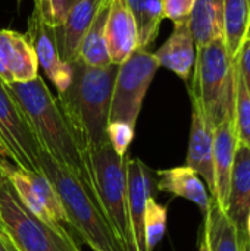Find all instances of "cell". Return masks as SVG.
<instances>
[{"mask_svg": "<svg viewBox=\"0 0 250 251\" xmlns=\"http://www.w3.org/2000/svg\"><path fill=\"white\" fill-rule=\"evenodd\" d=\"M250 19V0H224V41L234 59L245 41Z\"/></svg>", "mask_w": 250, "mask_h": 251, "instance_id": "7402d4cb", "label": "cell"}, {"mask_svg": "<svg viewBox=\"0 0 250 251\" xmlns=\"http://www.w3.org/2000/svg\"><path fill=\"white\" fill-rule=\"evenodd\" d=\"M0 144L10 163L29 174L41 172V147L31 129V125L9 91L4 81L0 79Z\"/></svg>", "mask_w": 250, "mask_h": 251, "instance_id": "ba28073f", "label": "cell"}, {"mask_svg": "<svg viewBox=\"0 0 250 251\" xmlns=\"http://www.w3.org/2000/svg\"><path fill=\"white\" fill-rule=\"evenodd\" d=\"M189 22L196 47L224 37V0H196Z\"/></svg>", "mask_w": 250, "mask_h": 251, "instance_id": "ffe728a7", "label": "cell"}, {"mask_svg": "<svg viewBox=\"0 0 250 251\" xmlns=\"http://www.w3.org/2000/svg\"><path fill=\"white\" fill-rule=\"evenodd\" d=\"M186 166L192 168L208 185L211 199L215 194L214 178V126L206 121L200 107L192 101V125Z\"/></svg>", "mask_w": 250, "mask_h": 251, "instance_id": "4fadbf2b", "label": "cell"}, {"mask_svg": "<svg viewBox=\"0 0 250 251\" xmlns=\"http://www.w3.org/2000/svg\"><path fill=\"white\" fill-rule=\"evenodd\" d=\"M203 237L209 251H245L248 234L237 229L230 216L212 200L205 215Z\"/></svg>", "mask_w": 250, "mask_h": 251, "instance_id": "d6986e66", "label": "cell"}, {"mask_svg": "<svg viewBox=\"0 0 250 251\" xmlns=\"http://www.w3.org/2000/svg\"><path fill=\"white\" fill-rule=\"evenodd\" d=\"M234 126L239 144L250 147V96L245 81L236 66V99H234Z\"/></svg>", "mask_w": 250, "mask_h": 251, "instance_id": "d4e9b609", "label": "cell"}, {"mask_svg": "<svg viewBox=\"0 0 250 251\" xmlns=\"http://www.w3.org/2000/svg\"><path fill=\"white\" fill-rule=\"evenodd\" d=\"M41 172L53 184L69 225L93 251H121L94 191L72 171L41 151Z\"/></svg>", "mask_w": 250, "mask_h": 251, "instance_id": "3957f363", "label": "cell"}, {"mask_svg": "<svg viewBox=\"0 0 250 251\" xmlns=\"http://www.w3.org/2000/svg\"><path fill=\"white\" fill-rule=\"evenodd\" d=\"M106 1L108 0H77L66 13L63 22L55 28L57 49L65 63L71 65L77 60L78 47Z\"/></svg>", "mask_w": 250, "mask_h": 251, "instance_id": "9a60e30c", "label": "cell"}, {"mask_svg": "<svg viewBox=\"0 0 250 251\" xmlns=\"http://www.w3.org/2000/svg\"><path fill=\"white\" fill-rule=\"evenodd\" d=\"M0 251H19L18 247L13 244L12 238L4 231L0 232Z\"/></svg>", "mask_w": 250, "mask_h": 251, "instance_id": "f546056e", "label": "cell"}, {"mask_svg": "<svg viewBox=\"0 0 250 251\" xmlns=\"http://www.w3.org/2000/svg\"><path fill=\"white\" fill-rule=\"evenodd\" d=\"M246 232H248V238H249L250 241V210L249 215H248V221H246Z\"/></svg>", "mask_w": 250, "mask_h": 251, "instance_id": "836d02e7", "label": "cell"}, {"mask_svg": "<svg viewBox=\"0 0 250 251\" xmlns=\"http://www.w3.org/2000/svg\"><path fill=\"white\" fill-rule=\"evenodd\" d=\"M21 1H22V0H18V3H21Z\"/></svg>", "mask_w": 250, "mask_h": 251, "instance_id": "74e56055", "label": "cell"}, {"mask_svg": "<svg viewBox=\"0 0 250 251\" xmlns=\"http://www.w3.org/2000/svg\"><path fill=\"white\" fill-rule=\"evenodd\" d=\"M13 166H7L0 160V190L3 188V185L9 181V174L13 171Z\"/></svg>", "mask_w": 250, "mask_h": 251, "instance_id": "4dcf8cb0", "label": "cell"}, {"mask_svg": "<svg viewBox=\"0 0 250 251\" xmlns=\"http://www.w3.org/2000/svg\"><path fill=\"white\" fill-rule=\"evenodd\" d=\"M77 0H35V10L53 28L59 26Z\"/></svg>", "mask_w": 250, "mask_h": 251, "instance_id": "484cf974", "label": "cell"}, {"mask_svg": "<svg viewBox=\"0 0 250 251\" xmlns=\"http://www.w3.org/2000/svg\"><path fill=\"white\" fill-rule=\"evenodd\" d=\"M245 251H250V241L246 243V247H245Z\"/></svg>", "mask_w": 250, "mask_h": 251, "instance_id": "d590c367", "label": "cell"}, {"mask_svg": "<svg viewBox=\"0 0 250 251\" xmlns=\"http://www.w3.org/2000/svg\"><path fill=\"white\" fill-rule=\"evenodd\" d=\"M234 62H236V66H237V69H239V72H240V75H242V78H243V81H245V85H246L248 93H249V96H250V40L249 38H246V40L242 43V46H240V49H239V51H237L236 57H234Z\"/></svg>", "mask_w": 250, "mask_h": 251, "instance_id": "f1b7e54d", "label": "cell"}, {"mask_svg": "<svg viewBox=\"0 0 250 251\" xmlns=\"http://www.w3.org/2000/svg\"><path fill=\"white\" fill-rule=\"evenodd\" d=\"M197 251H209V247H208V243H206V238L202 235L200 237V243H199V250Z\"/></svg>", "mask_w": 250, "mask_h": 251, "instance_id": "d6a6232c", "label": "cell"}, {"mask_svg": "<svg viewBox=\"0 0 250 251\" xmlns=\"http://www.w3.org/2000/svg\"><path fill=\"white\" fill-rule=\"evenodd\" d=\"M0 160L4 163V165H7V166H13L12 163H10V160L7 159V156H6V153H4V149L1 147V144H0ZM15 168V166H13Z\"/></svg>", "mask_w": 250, "mask_h": 251, "instance_id": "1f68e13d", "label": "cell"}, {"mask_svg": "<svg viewBox=\"0 0 250 251\" xmlns=\"http://www.w3.org/2000/svg\"><path fill=\"white\" fill-rule=\"evenodd\" d=\"M0 225L19 251H81L66 228L47 225L34 216L9 181L0 190Z\"/></svg>", "mask_w": 250, "mask_h": 251, "instance_id": "8992f818", "label": "cell"}, {"mask_svg": "<svg viewBox=\"0 0 250 251\" xmlns=\"http://www.w3.org/2000/svg\"><path fill=\"white\" fill-rule=\"evenodd\" d=\"M1 231H3V228H1V225H0V232H1Z\"/></svg>", "mask_w": 250, "mask_h": 251, "instance_id": "8d00e7d4", "label": "cell"}, {"mask_svg": "<svg viewBox=\"0 0 250 251\" xmlns=\"http://www.w3.org/2000/svg\"><path fill=\"white\" fill-rule=\"evenodd\" d=\"M246 38H249L250 40V19H249V25H248V31H246V37H245V40Z\"/></svg>", "mask_w": 250, "mask_h": 251, "instance_id": "e575fe53", "label": "cell"}, {"mask_svg": "<svg viewBox=\"0 0 250 251\" xmlns=\"http://www.w3.org/2000/svg\"><path fill=\"white\" fill-rule=\"evenodd\" d=\"M109 0L102 6L99 13L96 15L93 24L90 25L87 34L84 35L80 47L77 60L93 66V68H106L111 63L108 49H106V38H105V25L108 18Z\"/></svg>", "mask_w": 250, "mask_h": 251, "instance_id": "44dd1931", "label": "cell"}, {"mask_svg": "<svg viewBox=\"0 0 250 251\" xmlns=\"http://www.w3.org/2000/svg\"><path fill=\"white\" fill-rule=\"evenodd\" d=\"M237 134L234 116H227L214 128V178L215 194L212 200L225 212L228 206L230 179L237 149Z\"/></svg>", "mask_w": 250, "mask_h": 251, "instance_id": "5bb4252c", "label": "cell"}, {"mask_svg": "<svg viewBox=\"0 0 250 251\" xmlns=\"http://www.w3.org/2000/svg\"><path fill=\"white\" fill-rule=\"evenodd\" d=\"M71 71V82L56 99L81 153H85L108 143L106 128L118 65L93 68L75 60Z\"/></svg>", "mask_w": 250, "mask_h": 251, "instance_id": "6da1fadb", "label": "cell"}, {"mask_svg": "<svg viewBox=\"0 0 250 251\" xmlns=\"http://www.w3.org/2000/svg\"><path fill=\"white\" fill-rule=\"evenodd\" d=\"M250 210V147L237 144L234 165L230 179L228 206L225 213L239 231L246 232V221Z\"/></svg>", "mask_w": 250, "mask_h": 251, "instance_id": "e0dca14e", "label": "cell"}, {"mask_svg": "<svg viewBox=\"0 0 250 251\" xmlns=\"http://www.w3.org/2000/svg\"><path fill=\"white\" fill-rule=\"evenodd\" d=\"M158 175V190L169 193L175 197L186 199L194 203L203 215L209 210L211 196L203 179L189 166H175L169 169H162L156 172Z\"/></svg>", "mask_w": 250, "mask_h": 251, "instance_id": "ac0fdd59", "label": "cell"}, {"mask_svg": "<svg viewBox=\"0 0 250 251\" xmlns=\"http://www.w3.org/2000/svg\"><path fill=\"white\" fill-rule=\"evenodd\" d=\"M38 60L27 38L12 29H0V79L6 84L28 82L38 76Z\"/></svg>", "mask_w": 250, "mask_h": 251, "instance_id": "30bf717a", "label": "cell"}, {"mask_svg": "<svg viewBox=\"0 0 250 251\" xmlns=\"http://www.w3.org/2000/svg\"><path fill=\"white\" fill-rule=\"evenodd\" d=\"M190 85V99L215 128L234 113L236 62L230 56L224 37L196 47V62Z\"/></svg>", "mask_w": 250, "mask_h": 251, "instance_id": "277c9868", "label": "cell"}, {"mask_svg": "<svg viewBox=\"0 0 250 251\" xmlns=\"http://www.w3.org/2000/svg\"><path fill=\"white\" fill-rule=\"evenodd\" d=\"M167 218L168 209L167 206L159 204L152 196L146 203L144 213V243L146 251H153L158 244L162 241L167 231Z\"/></svg>", "mask_w": 250, "mask_h": 251, "instance_id": "cb8c5ba5", "label": "cell"}, {"mask_svg": "<svg viewBox=\"0 0 250 251\" xmlns=\"http://www.w3.org/2000/svg\"><path fill=\"white\" fill-rule=\"evenodd\" d=\"M106 135L113 151L118 156L125 157L128 147L134 140V128L121 122H109L106 128Z\"/></svg>", "mask_w": 250, "mask_h": 251, "instance_id": "4316f807", "label": "cell"}, {"mask_svg": "<svg viewBox=\"0 0 250 251\" xmlns=\"http://www.w3.org/2000/svg\"><path fill=\"white\" fill-rule=\"evenodd\" d=\"M83 163L88 168L90 188L96 194L121 251H133L127 213L125 157L118 156L108 141L94 150L83 153Z\"/></svg>", "mask_w": 250, "mask_h": 251, "instance_id": "5b68a950", "label": "cell"}, {"mask_svg": "<svg viewBox=\"0 0 250 251\" xmlns=\"http://www.w3.org/2000/svg\"><path fill=\"white\" fill-rule=\"evenodd\" d=\"M25 35L37 56L38 66H41L57 93L63 91L71 82L72 71L71 65L65 63L60 57L55 28L50 26L34 9L28 19V31Z\"/></svg>", "mask_w": 250, "mask_h": 251, "instance_id": "9c48e42d", "label": "cell"}, {"mask_svg": "<svg viewBox=\"0 0 250 251\" xmlns=\"http://www.w3.org/2000/svg\"><path fill=\"white\" fill-rule=\"evenodd\" d=\"M162 16L171 19L174 24L190 21L196 0H161Z\"/></svg>", "mask_w": 250, "mask_h": 251, "instance_id": "83f0119b", "label": "cell"}, {"mask_svg": "<svg viewBox=\"0 0 250 251\" xmlns=\"http://www.w3.org/2000/svg\"><path fill=\"white\" fill-rule=\"evenodd\" d=\"M137 24L139 47L147 49L158 37L162 16L161 0H127Z\"/></svg>", "mask_w": 250, "mask_h": 251, "instance_id": "603a6c76", "label": "cell"}, {"mask_svg": "<svg viewBox=\"0 0 250 251\" xmlns=\"http://www.w3.org/2000/svg\"><path fill=\"white\" fill-rule=\"evenodd\" d=\"M105 38L112 65H121L139 47L136 18L127 0H109Z\"/></svg>", "mask_w": 250, "mask_h": 251, "instance_id": "8fae6325", "label": "cell"}, {"mask_svg": "<svg viewBox=\"0 0 250 251\" xmlns=\"http://www.w3.org/2000/svg\"><path fill=\"white\" fill-rule=\"evenodd\" d=\"M158 69L155 54L141 47H137L125 62L118 65L111 97L109 122L127 124L136 129L143 100Z\"/></svg>", "mask_w": 250, "mask_h": 251, "instance_id": "52a82bcc", "label": "cell"}, {"mask_svg": "<svg viewBox=\"0 0 250 251\" xmlns=\"http://www.w3.org/2000/svg\"><path fill=\"white\" fill-rule=\"evenodd\" d=\"M127 174V213L133 240V251H146L144 213L150 197V178L140 159H125Z\"/></svg>", "mask_w": 250, "mask_h": 251, "instance_id": "7c38bea8", "label": "cell"}, {"mask_svg": "<svg viewBox=\"0 0 250 251\" xmlns=\"http://www.w3.org/2000/svg\"><path fill=\"white\" fill-rule=\"evenodd\" d=\"M6 85L24 110L41 150L87 182L88 172L83 163V153L74 132L57 99L50 93L41 76L38 75L28 82Z\"/></svg>", "mask_w": 250, "mask_h": 251, "instance_id": "7a4b0ae2", "label": "cell"}, {"mask_svg": "<svg viewBox=\"0 0 250 251\" xmlns=\"http://www.w3.org/2000/svg\"><path fill=\"white\" fill-rule=\"evenodd\" d=\"M153 54L159 66L172 71L183 81H189L196 62V43L190 22L174 24L171 35Z\"/></svg>", "mask_w": 250, "mask_h": 251, "instance_id": "2e32d148", "label": "cell"}]
</instances>
